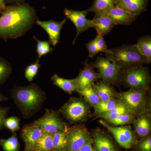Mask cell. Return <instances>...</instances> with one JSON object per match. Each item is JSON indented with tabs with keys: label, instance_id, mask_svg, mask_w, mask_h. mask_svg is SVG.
<instances>
[{
	"label": "cell",
	"instance_id": "cell-1",
	"mask_svg": "<svg viewBox=\"0 0 151 151\" xmlns=\"http://www.w3.org/2000/svg\"><path fill=\"white\" fill-rule=\"evenodd\" d=\"M0 17V38L6 41L24 35L37 19L34 10L28 4L6 7Z\"/></svg>",
	"mask_w": 151,
	"mask_h": 151
},
{
	"label": "cell",
	"instance_id": "cell-2",
	"mask_svg": "<svg viewBox=\"0 0 151 151\" xmlns=\"http://www.w3.org/2000/svg\"><path fill=\"white\" fill-rule=\"evenodd\" d=\"M12 95L24 117L35 113L46 98L45 92L35 84L27 86H15L12 90Z\"/></svg>",
	"mask_w": 151,
	"mask_h": 151
},
{
	"label": "cell",
	"instance_id": "cell-3",
	"mask_svg": "<svg viewBox=\"0 0 151 151\" xmlns=\"http://www.w3.org/2000/svg\"><path fill=\"white\" fill-rule=\"evenodd\" d=\"M110 50L111 52L105 54L106 57L113 59L120 70L125 71L147 63L145 58L141 54L136 45H125Z\"/></svg>",
	"mask_w": 151,
	"mask_h": 151
},
{
	"label": "cell",
	"instance_id": "cell-4",
	"mask_svg": "<svg viewBox=\"0 0 151 151\" xmlns=\"http://www.w3.org/2000/svg\"><path fill=\"white\" fill-rule=\"evenodd\" d=\"M145 90L132 89L117 95L119 103H122L134 116H139L145 111L147 100Z\"/></svg>",
	"mask_w": 151,
	"mask_h": 151
},
{
	"label": "cell",
	"instance_id": "cell-5",
	"mask_svg": "<svg viewBox=\"0 0 151 151\" xmlns=\"http://www.w3.org/2000/svg\"><path fill=\"white\" fill-rule=\"evenodd\" d=\"M94 65L98 69L100 78L106 84H115L121 79V70L113 59L99 57Z\"/></svg>",
	"mask_w": 151,
	"mask_h": 151
},
{
	"label": "cell",
	"instance_id": "cell-6",
	"mask_svg": "<svg viewBox=\"0 0 151 151\" xmlns=\"http://www.w3.org/2000/svg\"><path fill=\"white\" fill-rule=\"evenodd\" d=\"M123 79L127 86L136 90H145L150 81L148 70L142 65L124 71Z\"/></svg>",
	"mask_w": 151,
	"mask_h": 151
},
{
	"label": "cell",
	"instance_id": "cell-7",
	"mask_svg": "<svg viewBox=\"0 0 151 151\" xmlns=\"http://www.w3.org/2000/svg\"><path fill=\"white\" fill-rule=\"evenodd\" d=\"M61 111L66 119L73 122L83 121L89 114V108L86 103L80 99L72 98L65 104Z\"/></svg>",
	"mask_w": 151,
	"mask_h": 151
},
{
	"label": "cell",
	"instance_id": "cell-8",
	"mask_svg": "<svg viewBox=\"0 0 151 151\" xmlns=\"http://www.w3.org/2000/svg\"><path fill=\"white\" fill-rule=\"evenodd\" d=\"M91 139L85 128L73 127L68 129L67 141L63 151H78Z\"/></svg>",
	"mask_w": 151,
	"mask_h": 151
},
{
	"label": "cell",
	"instance_id": "cell-9",
	"mask_svg": "<svg viewBox=\"0 0 151 151\" xmlns=\"http://www.w3.org/2000/svg\"><path fill=\"white\" fill-rule=\"evenodd\" d=\"M34 122L44 133L52 134L68 130L65 124L60 119L57 114L52 111H47L42 117Z\"/></svg>",
	"mask_w": 151,
	"mask_h": 151
},
{
	"label": "cell",
	"instance_id": "cell-10",
	"mask_svg": "<svg viewBox=\"0 0 151 151\" xmlns=\"http://www.w3.org/2000/svg\"><path fill=\"white\" fill-rule=\"evenodd\" d=\"M99 122L112 133L116 142L122 147L130 148L135 144L134 136L129 127H111L102 120H100Z\"/></svg>",
	"mask_w": 151,
	"mask_h": 151
},
{
	"label": "cell",
	"instance_id": "cell-11",
	"mask_svg": "<svg viewBox=\"0 0 151 151\" xmlns=\"http://www.w3.org/2000/svg\"><path fill=\"white\" fill-rule=\"evenodd\" d=\"M63 12L66 18L70 19L76 28V34L73 42L74 44L80 34L92 27V20L86 19V15L88 13L86 10L78 11L65 9Z\"/></svg>",
	"mask_w": 151,
	"mask_h": 151
},
{
	"label": "cell",
	"instance_id": "cell-12",
	"mask_svg": "<svg viewBox=\"0 0 151 151\" xmlns=\"http://www.w3.org/2000/svg\"><path fill=\"white\" fill-rule=\"evenodd\" d=\"M67 19L66 18L60 22H56L53 19L46 21L37 19L35 23L47 33L49 38V42L55 47L59 42L60 32Z\"/></svg>",
	"mask_w": 151,
	"mask_h": 151
},
{
	"label": "cell",
	"instance_id": "cell-13",
	"mask_svg": "<svg viewBox=\"0 0 151 151\" xmlns=\"http://www.w3.org/2000/svg\"><path fill=\"white\" fill-rule=\"evenodd\" d=\"M103 13L106 15L116 25H129L134 22L138 17L116 5Z\"/></svg>",
	"mask_w": 151,
	"mask_h": 151
},
{
	"label": "cell",
	"instance_id": "cell-14",
	"mask_svg": "<svg viewBox=\"0 0 151 151\" xmlns=\"http://www.w3.org/2000/svg\"><path fill=\"white\" fill-rule=\"evenodd\" d=\"M44 134L41 129L35 122L26 125L22 131V136L25 145L26 150L33 151L38 140Z\"/></svg>",
	"mask_w": 151,
	"mask_h": 151
},
{
	"label": "cell",
	"instance_id": "cell-15",
	"mask_svg": "<svg viewBox=\"0 0 151 151\" xmlns=\"http://www.w3.org/2000/svg\"><path fill=\"white\" fill-rule=\"evenodd\" d=\"M83 63L84 68L80 71L78 76L76 78L78 89H82L86 86L93 85L94 82L100 78L99 73L95 72L94 70V65L88 63L87 60Z\"/></svg>",
	"mask_w": 151,
	"mask_h": 151
},
{
	"label": "cell",
	"instance_id": "cell-16",
	"mask_svg": "<svg viewBox=\"0 0 151 151\" xmlns=\"http://www.w3.org/2000/svg\"><path fill=\"white\" fill-rule=\"evenodd\" d=\"M148 0H117L116 5L136 15L146 10Z\"/></svg>",
	"mask_w": 151,
	"mask_h": 151
},
{
	"label": "cell",
	"instance_id": "cell-17",
	"mask_svg": "<svg viewBox=\"0 0 151 151\" xmlns=\"http://www.w3.org/2000/svg\"><path fill=\"white\" fill-rule=\"evenodd\" d=\"M92 144L96 151H117L111 138L100 131H96L94 133Z\"/></svg>",
	"mask_w": 151,
	"mask_h": 151
},
{
	"label": "cell",
	"instance_id": "cell-18",
	"mask_svg": "<svg viewBox=\"0 0 151 151\" xmlns=\"http://www.w3.org/2000/svg\"><path fill=\"white\" fill-rule=\"evenodd\" d=\"M93 27L96 29L97 34L104 36L110 32L116 25L103 13L95 14L92 20Z\"/></svg>",
	"mask_w": 151,
	"mask_h": 151
},
{
	"label": "cell",
	"instance_id": "cell-19",
	"mask_svg": "<svg viewBox=\"0 0 151 151\" xmlns=\"http://www.w3.org/2000/svg\"><path fill=\"white\" fill-rule=\"evenodd\" d=\"M51 79L55 85L58 86L63 91L69 94H71L78 89V86L76 78L65 79L55 74L52 76Z\"/></svg>",
	"mask_w": 151,
	"mask_h": 151
},
{
	"label": "cell",
	"instance_id": "cell-20",
	"mask_svg": "<svg viewBox=\"0 0 151 151\" xmlns=\"http://www.w3.org/2000/svg\"><path fill=\"white\" fill-rule=\"evenodd\" d=\"M134 127L136 133L139 136L142 137L147 136L151 130L150 119L146 115H141L134 122Z\"/></svg>",
	"mask_w": 151,
	"mask_h": 151
},
{
	"label": "cell",
	"instance_id": "cell-21",
	"mask_svg": "<svg viewBox=\"0 0 151 151\" xmlns=\"http://www.w3.org/2000/svg\"><path fill=\"white\" fill-rule=\"evenodd\" d=\"M117 0H94L92 6L86 10L87 12L103 13L116 6Z\"/></svg>",
	"mask_w": 151,
	"mask_h": 151
},
{
	"label": "cell",
	"instance_id": "cell-22",
	"mask_svg": "<svg viewBox=\"0 0 151 151\" xmlns=\"http://www.w3.org/2000/svg\"><path fill=\"white\" fill-rule=\"evenodd\" d=\"M136 46L140 53L145 58L147 63L151 62V37L146 35L140 38Z\"/></svg>",
	"mask_w": 151,
	"mask_h": 151
},
{
	"label": "cell",
	"instance_id": "cell-23",
	"mask_svg": "<svg viewBox=\"0 0 151 151\" xmlns=\"http://www.w3.org/2000/svg\"><path fill=\"white\" fill-rule=\"evenodd\" d=\"M93 87L100 101H106L115 97V91L108 84L103 81H100L97 84H93Z\"/></svg>",
	"mask_w": 151,
	"mask_h": 151
},
{
	"label": "cell",
	"instance_id": "cell-24",
	"mask_svg": "<svg viewBox=\"0 0 151 151\" xmlns=\"http://www.w3.org/2000/svg\"><path fill=\"white\" fill-rule=\"evenodd\" d=\"M67 131H60L52 134V151H63L67 141Z\"/></svg>",
	"mask_w": 151,
	"mask_h": 151
},
{
	"label": "cell",
	"instance_id": "cell-25",
	"mask_svg": "<svg viewBox=\"0 0 151 151\" xmlns=\"http://www.w3.org/2000/svg\"><path fill=\"white\" fill-rule=\"evenodd\" d=\"M76 92L83 96L86 101L93 107L100 101V98L92 85H89L83 89H78Z\"/></svg>",
	"mask_w": 151,
	"mask_h": 151
},
{
	"label": "cell",
	"instance_id": "cell-26",
	"mask_svg": "<svg viewBox=\"0 0 151 151\" xmlns=\"http://www.w3.org/2000/svg\"><path fill=\"white\" fill-rule=\"evenodd\" d=\"M52 134L44 133L37 142L33 151H52Z\"/></svg>",
	"mask_w": 151,
	"mask_h": 151
},
{
	"label": "cell",
	"instance_id": "cell-27",
	"mask_svg": "<svg viewBox=\"0 0 151 151\" xmlns=\"http://www.w3.org/2000/svg\"><path fill=\"white\" fill-rule=\"evenodd\" d=\"M119 103V101H116L113 98L106 101H100L94 106V111L96 114L100 115L115 108Z\"/></svg>",
	"mask_w": 151,
	"mask_h": 151
},
{
	"label": "cell",
	"instance_id": "cell-28",
	"mask_svg": "<svg viewBox=\"0 0 151 151\" xmlns=\"http://www.w3.org/2000/svg\"><path fill=\"white\" fill-rule=\"evenodd\" d=\"M0 145L4 151H18L19 148V144L15 133L6 139H1Z\"/></svg>",
	"mask_w": 151,
	"mask_h": 151
},
{
	"label": "cell",
	"instance_id": "cell-29",
	"mask_svg": "<svg viewBox=\"0 0 151 151\" xmlns=\"http://www.w3.org/2000/svg\"><path fill=\"white\" fill-rule=\"evenodd\" d=\"M128 112H129V111L126 107L122 103H119L115 108L108 112L100 114L99 116L107 121H109L115 119L121 114Z\"/></svg>",
	"mask_w": 151,
	"mask_h": 151
},
{
	"label": "cell",
	"instance_id": "cell-30",
	"mask_svg": "<svg viewBox=\"0 0 151 151\" xmlns=\"http://www.w3.org/2000/svg\"><path fill=\"white\" fill-rule=\"evenodd\" d=\"M12 72L10 63L5 58H0V84H3L5 82Z\"/></svg>",
	"mask_w": 151,
	"mask_h": 151
},
{
	"label": "cell",
	"instance_id": "cell-31",
	"mask_svg": "<svg viewBox=\"0 0 151 151\" xmlns=\"http://www.w3.org/2000/svg\"><path fill=\"white\" fill-rule=\"evenodd\" d=\"M33 39L37 41L36 52L39 59L53 51V49L51 47L49 42L39 40L35 36L33 37Z\"/></svg>",
	"mask_w": 151,
	"mask_h": 151
},
{
	"label": "cell",
	"instance_id": "cell-32",
	"mask_svg": "<svg viewBox=\"0 0 151 151\" xmlns=\"http://www.w3.org/2000/svg\"><path fill=\"white\" fill-rule=\"evenodd\" d=\"M40 66L41 65L39 63V59L37 60L35 62L29 65L25 70V78L29 82L32 81L33 78L37 74L39 69Z\"/></svg>",
	"mask_w": 151,
	"mask_h": 151
},
{
	"label": "cell",
	"instance_id": "cell-33",
	"mask_svg": "<svg viewBox=\"0 0 151 151\" xmlns=\"http://www.w3.org/2000/svg\"><path fill=\"white\" fill-rule=\"evenodd\" d=\"M134 116L129 112L123 113L113 120L108 121L109 123L116 126L129 124L134 120Z\"/></svg>",
	"mask_w": 151,
	"mask_h": 151
},
{
	"label": "cell",
	"instance_id": "cell-34",
	"mask_svg": "<svg viewBox=\"0 0 151 151\" xmlns=\"http://www.w3.org/2000/svg\"><path fill=\"white\" fill-rule=\"evenodd\" d=\"M19 122L20 119L18 117L12 116L9 118H6L4 119V126L14 133L16 131L19 129Z\"/></svg>",
	"mask_w": 151,
	"mask_h": 151
},
{
	"label": "cell",
	"instance_id": "cell-35",
	"mask_svg": "<svg viewBox=\"0 0 151 151\" xmlns=\"http://www.w3.org/2000/svg\"><path fill=\"white\" fill-rule=\"evenodd\" d=\"M94 40L100 52H104L105 54H108L111 52L110 50L107 49L106 42L104 40L103 36L97 34Z\"/></svg>",
	"mask_w": 151,
	"mask_h": 151
},
{
	"label": "cell",
	"instance_id": "cell-36",
	"mask_svg": "<svg viewBox=\"0 0 151 151\" xmlns=\"http://www.w3.org/2000/svg\"><path fill=\"white\" fill-rule=\"evenodd\" d=\"M86 48L88 49L89 57L90 58H93L100 52L98 47L95 42V40L93 39L88 42L85 45Z\"/></svg>",
	"mask_w": 151,
	"mask_h": 151
},
{
	"label": "cell",
	"instance_id": "cell-37",
	"mask_svg": "<svg viewBox=\"0 0 151 151\" xmlns=\"http://www.w3.org/2000/svg\"><path fill=\"white\" fill-rule=\"evenodd\" d=\"M141 151H151V139L150 137L142 141L139 146Z\"/></svg>",
	"mask_w": 151,
	"mask_h": 151
},
{
	"label": "cell",
	"instance_id": "cell-38",
	"mask_svg": "<svg viewBox=\"0 0 151 151\" xmlns=\"http://www.w3.org/2000/svg\"><path fill=\"white\" fill-rule=\"evenodd\" d=\"M9 109V108L7 107H0V130L5 127L4 124V120L6 117Z\"/></svg>",
	"mask_w": 151,
	"mask_h": 151
},
{
	"label": "cell",
	"instance_id": "cell-39",
	"mask_svg": "<svg viewBox=\"0 0 151 151\" xmlns=\"http://www.w3.org/2000/svg\"><path fill=\"white\" fill-rule=\"evenodd\" d=\"M78 151H96L92 146V139H89Z\"/></svg>",
	"mask_w": 151,
	"mask_h": 151
},
{
	"label": "cell",
	"instance_id": "cell-40",
	"mask_svg": "<svg viewBox=\"0 0 151 151\" xmlns=\"http://www.w3.org/2000/svg\"><path fill=\"white\" fill-rule=\"evenodd\" d=\"M5 8L4 0H0V14L2 13Z\"/></svg>",
	"mask_w": 151,
	"mask_h": 151
},
{
	"label": "cell",
	"instance_id": "cell-41",
	"mask_svg": "<svg viewBox=\"0 0 151 151\" xmlns=\"http://www.w3.org/2000/svg\"><path fill=\"white\" fill-rule=\"evenodd\" d=\"M8 98L5 96L3 94L0 92V102H4V101H6L8 100Z\"/></svg>",
	"mask_w": 151,
	"mask_h": 151
},
{
	"label": "cell",
	"instance_id": "cell-42",
	"mask_svg": "<svg viewBox=\"0 0 151 151\" xmlns=\"http://www.w3.org/2000/svg\"><path fill=\"white\" fill-rule=\"evenodd\" d=\"M8 2H21L24 0H6Z\"/></svg>",
	"mask_w": 151,
	"mask_h": 151
},
{
	"label": "cell",
	"instance_id": "cell-43",
	"mask_svg": "<svg viewBox=\"0 0 151 151\" xmlns=\"http://www.w3.org/2000/svg\"><path fill=\"white\" fill-rule=\"evenodd\" d=\"M25 151H27V150H26Z\"/></svg>",
	"mask_w": 151,
	"mask_h": 151
}]
</instances>
